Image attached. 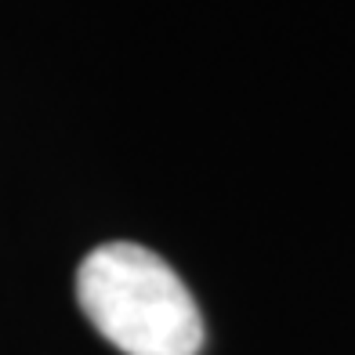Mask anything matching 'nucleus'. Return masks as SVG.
Here are the masks:
<instances>
[{
  "instance_id": "1",
  "label": "nucleus",
  "mask_w": 355,
  "mask_h": 355,
  "mask_svg": "<svg viewBox=\"0 0 355 355\" xmlns=\"http://www.w3.org/2000/svg\"><path fill=\"white\" fill-rule=\"evenodd\" d=\"M76 301L123 355H200L203 315L178 272L149 247L105 243L76 268Z\"/></svg>"
}]
</instances>
